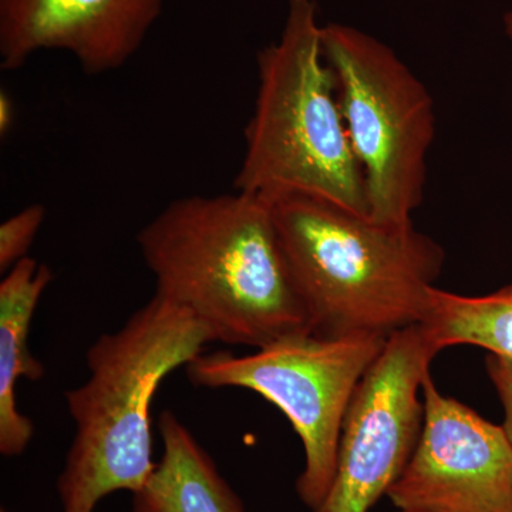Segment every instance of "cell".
I'll return each instance as SVG.
<instances>
[{
  "mask_svg": "<svg viewBox=\"0 0 512 512\" xmlns=\"http://www.w3.org/2000/svg\"><path fill=\"white\" fill-rule=\"evenodd\" d=\"M42 204L30 205L0 225V271L6 274L12 266L28 256L37 232L45 222Z\"/></svg>",
  "mask_w": 512,
  "mask_h": 512,
  "instance_id": "13",
  "label": "cell"
},
{
  "mask_svg": "<svg viewBox=\"0 0 512 512\" xmlns=\"http://www.w3.org/2000/svg\"><path fill=\"white\" fill-rule=\"evenodd\" d=\"M163 454L133 494V512H248L210 454L171 410L158 419Z\"/></svg>",
  "mask_w": 512,
  "mask_h": 512,
  "instance_id": "11",
  "label": "cell"
},
{
  "mask_svg": "<svg viewBox=\"0 0 512 512\" xmlns=\"http://www.w3.org/2000/svg\"><path fill=\"white\" fill-rule=\"evenodd\" d=\"M211 342L190 311L156 293L90 346L89 377L66 392L74 436L57 478L62 512H93L107 495L147 483L157 464L150 410L158 386Z\"/></svg>",
  "mask_w": 512,
  "mask_h": 512,
  "instance_id": "3",
  "label": "cell"
},
{
  "mask_svg": "<svg viewBox=\"0 0 512 512\" xmlns=\"http://www.w3.org/2000/svg\"><path fill=\"white\" fill-rule=\"evenodd\" d=\"M423 427L387 497L400 512H512V441L503 424L421 384Z\"/></svg>",
  "mask_w": 512,
  "mask_h": 512,
  "instance_id": "8",
  "label": "cell"
},
{
  "mask_svg": "<svg viewBox=\"0 0 512 512\" xmlns=\"http://www.w3.org/2000/svg\"><path fill=\"white\" fill-rule=\"evenodd\" d=\"M164 0H0V67L18 70L46 50L69 53L84 73L119 70L136 55Z\"/></svg>",
  "mask_w": 512,
  "mask_h": 512,
  "instance_id": "9",
  "label": "cell"
},
{
  "mask_svg": "<svg viewBox=\"0 0 512 512\" xmlns=\"http://www.w3.org/2000/svg\"><path fill=\"white\" fill-rule=\"evenodd\" d=\"M322 28L316 0H286L281 37L258 53V92L234 188L266 198L309 195L369 217Z\"/></svg>",
  "mask_w": 512,
  "mask_h": 512,
  "instance_id": "4",
  "label": "cell"
},
{
  "mask_svg": "<svg viewBox=\"0 0 512 512\" xmlns=\"http://www.w3.org/2000/svg\"><path fill=\"white\" fill-rule=\"evenodd\" d=\"M503 23L505 35H507L508 39H510L512 42V10H510V12L505 13Z\"/></svg>",
  "mask_w": 512,
  "mask_h": 512,
  "instance_id": "16",
  "label": "cell"
},
{
  "mask_svg": "<svg viewBox=\"0 0 512 512\" xmlns=\"http://www.w3.org/2000/svg\"><path fill=\"white\" fill-rule=\"evenodd\" d=\"M443 350L423 325L397 330L353 394L328 494L312 512H370L402 476L424 420L421 384Z\"/></svg>",
  "mask_w": 512,
  "mask_h": 512,
  "instance_id": "7",
  "label": "cell"
},
{
  "mask_svg": "<svg viewBox=\"0 0 512 512\" xmlns=\"http://www.w3.org/2000/svg\"><path fill=\"white\" fill-rule=\"evenodd\" d=\"M350 143L365 175L369 218L412 225L436 137L433 97L394 50L342 23L322 28Z\"/></svg>",
  "mask_w": 512,
  "mask_h": 512,
  "instance_id": "5",
  "label": "cell"
},
{
  "mask_svg": "<svg viewBox=\"0 0 512 512\" xmlns=\"http://www.w3.org/2000/svg\"><path fill=\"white\" fill-rule=\"evenodd\" d=\"M387 339L373 333L343 338L302 333L256 349L254 355L201 353L185 369L194 386L251 390L288 417L305 453L296 493L315 510L335 477L340 433L353 394Z\"/></svg>",
  "mask_w": 512,
  "mask_h": 512,
  "instance_id": "6",
  "label": "cell"
},
{
  "mask_svg": "<svg viewBox=\"0 0 512 512\" xmlns=\"http://www.w3.org/2000/svg\"><path fill=\"white\" fill-rule=\"evenodd\" d=\"M0 512H10V511L5 510V508H3V510H2V511H0Z\"/></svg>",
  "mask_w": 512,
  "mask_h": 512,
  "instance_id": "17",
  "label": "cell"
},
{
  "mask_svg": "<svg viewBox=\"0 0 512 512\" xmlns=\"http://www.w3.org/2000/svg\"><path fill=\"white\" fill-rule=\"evenodd\" d=\"M16 110L12 97L8 92H0V134L8 136L10 130L15 126Z\"/></svg>",
  "mask_w": 512,
  "mask_h": 512,
  "instance_id": "15",
  "label": "cell"
},
{
  "mask_svg": "<svg viewBox=\"0 0 512 512\" xmlns=\"http://www.w3.org/2000/svg\"><path fill=\"white\" fill-rule=\"evenodd\" d=\"M400 512V511H399Z\"/></svg>",
  "mask_w": 512,
  "mask_h": 512,
  "instance_id": "18",
  "label": "cell"
},
{
  "mask_svg": "<svg viewBox=\"0 0 512 512\" xmlns=\"http://www.w3.org/2000/svg\"><path fill=\"white\" fill-rule=\"evenodd\" d=\"M421 325L441 350L478 346L512 370V284L483 296L457 295L433 286Z\"/></svg>",
  "mask_w": 512,
  "mask_h": 512,
  "instance_id": "12",
  "label": "cell"
},
{
  "mask_svg": "<svg viewBox=\"0 0 512 512\" xmlns=\"http://www.w3.org/2000/svg\"><path fill=\"white\" fill-rule=\"evenodd\" d=\"M156 293L187 309L214 342L259 349L312 333L311 319L261 195H191L137 235Z\"/></svg>",
  "mask_w": 512,
  "mask_h": 512,
  "instance_id": "1",
  "label": "cell"
},
{
  "mask_svg": "<svg viewBox=\"0 0 512 512\" xmlns=\"http://www.w3.org/2000/svg\"><path fill=\"white\" fill-rule=\"evenodd\" d=\"M485 369L504 409V429L512 441V370L498 357L487 355Z\"/></svg>",
  "mask_w": 512,
  "mask_h": 512,
  "instance_id": "14",
  "label": "cell"
},
{
  "mask_svg": "<svg viewBox=\"0 0 512 512\" xmlns=\"http://www.w3.org/2000/svg\"><path fill=\"white\" fill-rule=\"evenodd\" d=\"M49 266L26 256L0 282V453L20 456L33 439L32 420L19 412L20 379H43L45 367L29 349L30 325L40 298L52 284Z\"/></svg>",
  "mask_w": 512,
  "mask_h": 512,
  "instance_id": "10",
  "label": "cell"
},
{
  "mask_svg": "<svg viewBox=\"0 0 512 512\" xmlns=\"http://www.w3.org/2000/svg\"><path fill=\"white\" fill-rule=\"evenodd\" d=\"M266 200L312 335L389 338L423 322L446 261L433 238L413 224H377L309 195Z\"/></svg>",
  "mask_w": 512,
  "mask_h": 512,
  "instance_id": "2",
  "label": "cell"
}]
</instances>
